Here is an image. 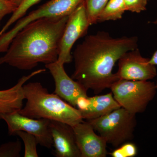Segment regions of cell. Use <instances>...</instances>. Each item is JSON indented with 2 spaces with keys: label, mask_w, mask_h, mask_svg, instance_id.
Instances as JSON below:
<instances>
[{
  "label": "cell",
  "mask_w": 157,
  "mask_h": 157,
  "mask_svg": "<svg viewBox=\"0 0 157 157\" xmlns=\"http://www.w3.org/2000/svg\"><path fill=\"white\" fill-rule=\"evenodd\" d=\"M25 0H11L13 3H14L15 5L18 7L20 4H21Z\"/></svg>",
  "instance_id": "obj_24"
},
{
  "label": "cell",
  "mask_w": 157,
  "mask_h": 157,
  "mask_svg": "<svg viewBox=\"0 0 157 157\" xmlns=\"http://www.w3.org/2000/svg\"><path fill=\"white\" fill-rule=\"evenodd\" d=\"M25 106L18 112L34 119H47L73 127L83 121L80 113L56 94H50L40 82H31L23 86Z\"/></svg>",
  "instance_id": "obj_3"
},
{
  "label": "cell",
  "mask_w": 157,
  "mask_h": 157,
  "mask_svg": "<svg viewBox=\"0 0 157 157\" xmlns=\"http://www.w3.org/2000/svg\"><path fill=\"white\" fill-rule=\"evenodd\" d=\"M109 89L121 107L136 115L145 111L157 90L156 83L149 80L118 79Z\"/></svg>",
  "instance_id": "obj_5"
},
{
  "label": "cell",
  "mask_w": 157,
  "mask_h": 157,
  "mask_svg": "<svg viewBox=\"0 0 157 157\" xmlns=\"http://www.w3.org/2000/svg\"><path fill=\"white\" fill-rule=\"evenodd\" d=\"M64 65L57 61L45 65L53 77L54 93L74 107L80 98L87 97V91L80 83L68 76Z\"/></svg>",
  "instance_id": "obj_10"
},
{
  "label": "cell",
  "mask_w": 157,
  "mask_h": 157,
  "mask_svg": "<svg viewBox=\"0 0 157 157\" xmlns=\"http://www.w3.org/2000/svg\"><path fill=\"white\" fill-rule=\"evenodd\" d=\"M40 1L41 0H25L12 13L11 17L3 27L2 29L0 31V36L5 33L10 26L16 22L21 17L25 16L28 10Z\"/></svg>",
  "instance_id": "obj_16"
},
{
  "label": "cell",
  "mask_w": 157,
  "mask_h": 157,
  "mask_svg": "<svg viewBox=\"0 0 157 157\" xmlns=\"http://www.w3.org/2000/svg\"><path fill=\"white\" fill-rule=\"evenodd\" d=\"M17 6L11 1L0 0V26L3 18L8 14L13 13Z\"/></svg>",
  "instance_id": "obj_22"
},
{
  "label": "cell",
  "mask_w": 157,
  "mask_h": 157,
  "mask_svg": "<svg viewBox=\"0 0 157 157\" xmlns=\"http://www.w3.org/2000/svg\"><path fill=\"white\" fill-rule=\"evenodd\" d=\"M55 155L57 157H80L73 127L62 122L49 123Z\"/></svg>",
  "instance_id": "obj_12"
},
{
  "label": "cell",
  "mask_w": 157,
  "mask_h": 157,
  "mask_svg": "<svg viewBox=\"0 0 157 157\" xmlns=\"http://www.w3.org/2000/svg\"><path fill=\"white\" fill-rule=\"evenodd\" d=\"M137 153V149L135 144L127 142L116 148L110 155L112 157H134Z\"/></svg>",
  "instance_id": "obj_20"
},
{
  "label": "cell",
  "mask_w": 157,
  "mask_h": 157,
  "mask_svg": "<svg viewBox=\"0 0 157 157\" xmlns=\"http://www.w3.org/2000/svg\"><path fill=\"white\" fill-rule=\"evenodd\" d=\"M7 1H11V0H7Z\"/></svg>",
  "instance_id": "obj_25"
},
{
  "label": "cell",
  "mask_w": 157,
  "mask_h": 157,
  "mask_svg": "<svg viewBox=\"0 0 157 157\" xmlns=\"http://www.w3.org/2000/svg\"><path fill=\"white\" fill-rule=\"evenodd\" d=\"M69 17L42 18L29 24L17 33L6 54L0 57V65L29 70L39 63L46 65L56 61Z\"/></svg>",
  "instance_id": "obj_2"
},
{
  "label": "cell",
  "mask_w": 157,
  "mask_h": 157,
  "mask_svg": "<svg viewBox=\"0 0 157 157\" xmlns=\"http://www.w3.org/2000/svg\"><path fill=\"white\" fill-rule=\"evenodd\" d=\"M14 135L20 137L24 144L25 157H39L37 151V145L39 144L36 138L33 135L23 131H17Z\"/></svg>",
  "instance_id": "obj_18"
},
{
  "label": "cell",
  "mask_w": 157,
  "mask_h": 157,
  "mask_svg": "<svg viewBox=\"0 0 157 157\" xmlns=\"http://www.w3.org/2000/svg\"><path fill=\"white\" fill-rule=\"evenodd\" d=\"M118 79L133 81H148L156 76L155 66L149 59L142 56L138 48L124 54L118 61L116 73Z\"/></svg>",
  "instance_id": "obj_9"
},
{
  "label": "cell",
  "mask_w": 157,
  "mask_h": 157,
  "mask_svg": "<svg viewBox=\"0 0 157 157\" xmlns=\"http://www.w3.org/2000/svg\"><path fill=\"white\" fill-rule=\"evenodd\" d=\"M22 144L19 140L10 141L0 145V157H19Z\"/></svg>",
  "instance_id": "obj_19"
},
{
  "label": "cell",
  "mask_w": 157,
  "mask_h": 157,
  "mask_svg": "<svg viewBox=\"0 0 157 157\" xmlns=\"http://www.w3.org/2000/svg\"><path fill=\"white\" fill-rule=\"evenodd\" d=\"M121 107L111 92L106 94L80 98L76 106L83 120L86 121L101 117Z\"/></svg>",
  "instance_id": "obj_13"
},
{
  "label": "cell",
  "mask_w": 157,
  "mask_h": 157,
  "mask_svg": "<svg viewBox=\"0 0 157 157\" xmlns=\"http://www.w3.org/2000/svg\"><path fill=\"white\" fill-rule=\"evenodd\" d=\"M2 119L8 125L9 135H14L17 131H23L35 136L41 146L48 149L53 146L49 120L32 118L18 112L3 116Z\"/></svg>",
  "instance_id": "obj_8"
},
{
  "label": "cell",
  "mask_w": 157,
  "mask_h": 157,
  "mask_svg": "<svg viewBox=\"0 0 157 157\" xmlns=\"http://www.w3.org/2000/svg\"><path fill=\"white\" fill-rule=\"evenodd\" d=\"M45 71L44 69L36 70L27 76H23L12 87L0 90V120L3 116L18 112L22 108L25 100L24 85L34 76Z\"/></svg>",
  "instance_id": "obj_14"
},
{
  "label": "cell",
  "mask_w": 157,
  "mask_h": 157,
  "mask_svg": "<svg viewBox=\"0 0 157 157\" xmlns=\"http://www.w3.org/2000/svg\"><path fill=\"white\" fill-rule=\"evenodd\" d=\"M84 0H50L38 9L16 21V24L0 36V52H6L11 42L25 26L42 18H56L69 16Z\"/></svg>",
  "instance_id": "obj_6"
},
{
  "label": "cell",
  "mask_w": 157,
  "mask_h": 157,
  "mask_svg": "<svg viewBox=\"0 0 157 157\" xmlns=\"http://www.w3.org/2000/svg\"><path fill=\"white\" fill-rule=\"evenodd\" d=\"M155 24H157V17L155 20L152 22ZM149 62L151 64L155 65V66H157V50L154 53L152 56L149 59ZM156 87L157 90V82L156 83Z\"/></svg>",
  "instance_id": "obj_23"
},
{
  "label": "cell",
  "mask_w": 157,
  "mask_h": 157,
  "mask_svg": "<svg viewBox=\"0 0 157 157\" xmlns=\"http://www.w3.org/2000/svg\"><path fill=\"white\" fill-rule=\"evenodd\" d=\"M80 157L107 156V143L98 135L88 121H82L73 127Z\"/></svg>",
  "instance_id": "obj_11"
},
{
  "label": "cell",
  "mask_w": 157,
  "mask_h": 157,
  "mask_svg": "<svg viewBox=\"0 0 157 157\" xmlns=\"http://www.w3.org/2000/svg\"><path fill=\"white\" fill-rule=\"evenodd\" d=\"M87 121L107 144L117 148L134 138L136 114L121 107L101 117Z\"/></svg>",
  "instance_id": "obj_4"
},
{
  "label": "cell",
  "mask_w": 157,
  "mask_h": 157,
  "mask_svg": "<svg viewBox=\"0 0 157 157\" xmlns=\"http://www.w3.org/2000/svg\"><path fill=\"white\" fill-rule=\"evenodd\" d=\"M126 11L124 0H109L101 11L98 22L121 19Z\"/></svg>",
  "instance_id": "obj_15"
},
{
  "label": "cell",
  "mask_w": 157,
  "mask_h": 157,
  "mask_svg": "<svg viewBox=\"0 0 157 157\" xmlns=\"http://www.w3.org/2000/svg\"><path fill=\"white\" fill-rule=\"evenodd\" d=\"M137 46L136 36L113 38L104 31L88 36L72 55L75 69L71 78L96 93L110 88L118 80L113 73L116 63Z\"/></svg>",
  "instance_id": "obj_1"
},
{
  "label": "cell",
  "mask_w": 157,
  "mask_h": 157,
  "mask_svg": "<svg viewBox=\"0 0 157 157\" xmlns=\"http://www.w3.org/2000/svg\"><path fill=\"white\" fill-rule=\"evenodd\" d=\"M109 0H84L86 14L90 25L97 23L101 11Z\"/></svg>",
  "instance_id": "obj_17"
},
{
  "label": "cell",
  "mask_w": 157,
  "mask_h": 157,
  "mask_svg": "<svg viewBox=\"0 0 157 157\" xmlns=\"http://www.w3.org/2000/svg\"><path fill=\"white\" fill-rule=\"evenodd\" d=\"M90 25L83 1L69 15L60 41L58 62L63 65L72 62L73 45L84 36Z\"/></svg>",
  "instance_id": "obj_7"
},
{
  "label": "cell",
  "mask_w": 157,
  "mask_h": 157,
  "mask_svg": "<svg viewBox=\"0 0 157 157\" xmlns=\"http://www.w3.org/2000/svg\"><path fill=\"white\" fill-rule=\"evenodd\" d=\"M149 0H124L127 11L139 13L145 11Z\"/></svg>",
  "instance_id": "obj_21"
}]
</instances>
